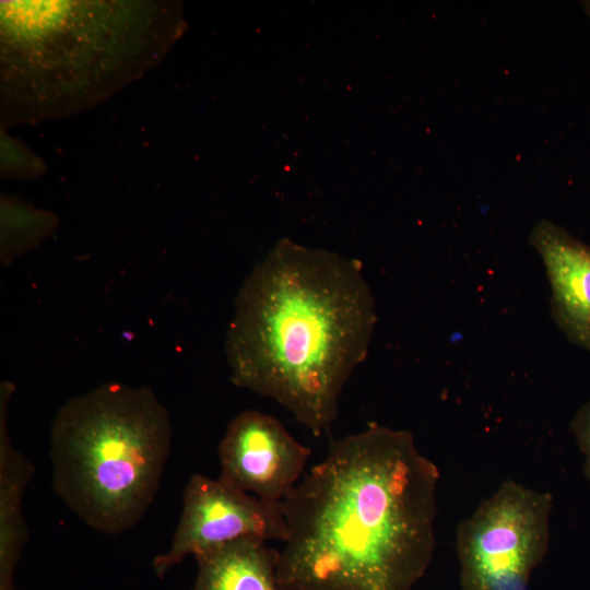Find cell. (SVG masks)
I'll return each mask as SVG.
<instances>
[{
    "label": "cell",
    "mask_w": 590,
    "mask_h": 590,
    "mask_svg": "<svg viewBox=\"0 0 590 590\" xmlns=\"http://www.w3.org/2000/svg\"><path fill=\"white\" fill-rule=\"evenodd\" d=\"M438 467L406 429L332 439L282 500L283 590H411L436 546Z\"/></svg>",
    "instance_id": "1"
},
{
    "label": "cell",
    "mask_w": 590,
    "mask_h": 590,
    "mask_svg": "<svg viewBox=\"0 0 590 590\" xmlns=\"http://www.w3.org/2000/svg\"><path fill=\"white\" fill-rule=\"evenodd\" d=\"M376 323L375 297L357 260L279 243L235 298L225 339L231 380L274 400L319 437L337 420Z\"/></svg>",
    "instance_id": "2"
},
{
    "label": "cell",
    "mask_w": 590,
    "mask_h": 590,
    "mask_svg": "<svg viewBox=\"0 0 590 590\" xmlns=\"http://www.w3.org/2000/svg\"><path fill=\"white\" fill-rule=\"evenodd\" d=\"M170 447L168 411L151 389L104 384L69 400L54 420V489L90 528L119 534L153 502Z\"/></svg>",
    "instance_id": "3"
},
{
    "label": "cell",
    "mask_w": 590,
    "mask_h": 590,
    "mask_svg": "<svg viewBox=\"0 0 590 590\" xmlns=\"http://www.w3.org/2000/svg\"><path fill=\"white\" fill-rule=\"evenodd\" d=\"M553 497L505 480L461 520L456 552L461 590H527L551 540Z\"/></svg>",
    "instance_id": "4"
},
{
    "label": "cell",
    "mask_w": 590,
    "mask_h": 590,
    "mask_svg": "<svg viewBox=\"0 0 590 590\" xmlns=\"http://www.w3.org/2000/svg\"><path fill=\"white\" fill-rule=\"evenodd\" d=\"M287 523L281 503L245 493L203 474L189 477L182 511L167 551L153 562L163 577L188 555L194 557L241 538L285 542Z\"/></svg>",
    "instance_id": "5"
},
{
    "label": "cell",
    "mask_w": 590,
    "mask_h": 590,
    "mask_svg": "<svg viewBox=\"0 0 590 590\" xmlns=\"http://www.w3.org/2000/svg\"><path fill=\"white\" fill-rule=\"evenodd\" d=\"M217 455L221 480L279 504L304 476L311 451L274 416L246 410L229 422Z\"/></svg>",
    "instance_id": "6"
},
{
    "label": "cell",
    "mask_w": 590,
    "mask_h": 590,
    "mask_svg": "<svg viewBox=\"0 0 590 590\" xmlns=\"http://www.w3.org/2000/svg\"><path fill=\"white\" fill-rule=\"evenodd\" d=\"M530 244L544 264L555 324L590 353V245L547 220L533 226Z\"/></svg>",
    "instance_id": "7"
},
{
    "label": "cell",
    "mask_w": 590,
    "mask_h": 590,
    "mask_svg": "<svg viewBox=\"0 0 590 590\" xmlns=\"http://www.w3.org/2000/svg\"><path fill=\"white\" fill-rule=\"evenodd\" d=\"M12 392L1 385L0 400V590H13V573L27 540L22 512L23 494L33 476L32 463L9 439L7 405Z\"/></svg>",
    "instance_id": "8"
},
{
    "label": "cell",
    "mask_w": 590,
    "mask_h": 590,
    "mask_svg": "<svg viewBox=\"0 0 590 590\" xmlns=\"http://www.w3.org/2000/svg\"><path fill=\"white\" fill-rule=\"evenodd\" d=\"M256 538H241L196 556L191 590H283L276 574L279 551Z\"/></svg>",
    "instance_id": "9"
},
{
    "label": "cell",
    "mask_w": 590,
    "mask_h": 590,
    "mask_svg": "<svg viewBox=\"0 0 590 590\" xmlns=\"http://www.w3.org/2000/svg\"><path fill=\"white\" fill-rule=\"evenodd\" d=\"M570 429L583 457L582 472L590 485V400L577 410Z\"/></svg>",
    "instance_id": "10"
},
{
    "label": "cell",
    "mask_w": 590,
    "mask_h": 590,
    "mask_svg": "<svg viewBox=\"0 0 590 590\" xmlns=\"http://www.w3.org/2000/svg\"><path fill=\"white\" fill-rule=\"evenodd\" d=\"M583 5H585V9H586V11H587V13H588V15L590 17V1L585 2Z\"/></svg>",
    "instance_id": "11"
}]
</instances>
